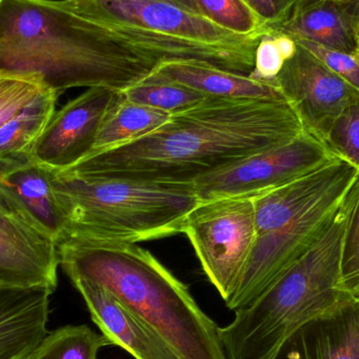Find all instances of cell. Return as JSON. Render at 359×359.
<instances>
[{
	"mask_svg": "<svg viewBox=\"0 0 359 359\" xmlns=\"http://www.w3.org/2000/svg\"><path fill=\"white\" fill-rule=\"evenodd\" d=\"M188 40L82 15L73 0H0V73L36 76L60 96L73 88L123 92L165 62L184 61Z\"/></svg>",
	"mask_w": 359,
	"mask_h": 359,
	"instance_id": "1",
	"label": "cell"
},
{
	"mask_svg": "<svg viewBox=\"0 0 359 359\" xmlns=\"http://www.w3.org/2000/svg\"><path fill=\"white\" fill-rule=\"evenodd\" d=\"M305 132L285 100L206 98L147 136L88 156L69 172L90 178L192 184Z\"/></svg>",
	"mask_w": 359,
	"mask_h": 359,
	"instance_id": "2",
	"label": "cell"
},
{
	"mask_svg": "<svg viewBox=\"0 0 359 359\" xmlns=\"http://www.w3.org/2000/svg\"><path fill=\"white\" fill-rule=\"evenodd\" d=\"M58 251L69 278L78 276L104 287L182 359H227L219 327L186 285L147 249L130 243L65 240Z\"/></svg>",
	"mask_w": 359,
	"mask_h": 359,
	"instance_id": "3",
	"label": "cell"
},
{
	"mask_svg": "<svg viewBox=\"0 0 359 359\" xmlns=\"http://www.w3.org/2000/svg\"><path fill=\"white\" fill-rule=\"evenodd\" d=\"M359 196V175L324 236L280 280L219 329L227 359H271L297 328L349 294L337 287L341 250Z\"/></svg>",
	"mask_w": 359,
	"mask_h": 359,
	"instance_id": "4",
	"label": "cell"
},
{
	"mask_svg": "<svg viewBox=\"0 0 359 359\" xmlns=\"http://www.w3.org/2000/svg\"><path fill=\"white\" fill-rule=\"evenodd\" d=\"M48 172L65 217L60 242L138 244L176 236L182 233L186 217L198 203L192 184L90 178L69 170Z\"/></svg>",
	"mask_w": 359,
	"mask_h": 359,
	"instance_id": "5",
	"label": "cell"
},
{
	"mask_svg": "<svg viewBox=\"0 0 359 359\" xmlns=\"http://www.w3.org/2000/svg\"><path fill=\"white\" fill-rule=\"evenodd\" d=\"M182 233L226 303L238 287L257 238L253 198L198 202L186 217Z\"/></svg>",
	"mask_w": 359,
	"mask_h": 359,
	"instance_id": "6",
	"label": "cell"
},
{
	"mask_svg": "<svg viewBox=\"0 0 359 359\" xmlns=\"http://www.w3.org/2000/svg\"><path fill=\"white\" fill-rule=\"evenodd\" d=\"M352 184L323 196L283 227L257 236L238 287L225 303L228 309L250 305L313 248L334 221Z\"/></svg>",
	"mask_w": 359,
	"mask_h": 359,
	"instance_id": "7",
	"label": "cell"
},
{
	"mask_svg": "<svg viewBox=\"0 0 359 359\" xmlns=\"http://www.w3.org/2000/svg\"><path fill=\"white\" fill-rule=\"evenodd\" d=\"M335 158L322 139L305 130L285 144L196 180L194 191L198 202L253 198L314 172Z\"/></svg>",
	"mask_w": 359,
	"mask_h": 359,
	"instance_id": "8",
	"label": "cell"
},
{
	"mask_svg": "<svg viewBox=\"0 0 359 359\" xmlns=\"http://www.w3.org/2000/svg\"><path fill=\"white\" fill-rule=\"evenodd\" d=\"M58 244L0 186V290H56Z\"/></svg>",
	"mask_w": 359,
	"mask_h": 359,
	"instance_id": "9",
	"label": "cell"
},
{
	"mask_svg": "<svg viewBox=\"0 0 359 359\" xmlns=\"http://www.w3.org/2000/svg\"><path fill=\"white\" fill-rule=\"evenodd\" d=\"M124 99L123 92L90 88L55 111L31 151L32 161L60 172L90 155L107 118Z\"/></svg>",
	"mask_w": 359,
	"mask_h": 359,
	"instance_id": "10",
	"label": "cell"
},
{
	"mask_svg": "<svg viewBox=\"0 0 359 359\" xmlns=\"http://www.w3.org/2000/svg\"><path fill=\"white\" fill-rule=\"evenodd\" d=\"M84 16L105 22L139 27L179 39L213 46H242L263 36L226 31L202 15L172 0H73Z\"/></svg>",
	"mask_w": 359,
	"mask_h": 359,
	"instance_id": "11",
	"label": "cell"
},
{
	"mask_svg": "<svg viewBox=\"0 0 359 359\" xmlns=\"http://www.w3.org/2000/svg\"><path fill=\"white\" fill-rule=\"evenodd\" d=\"M297 111L304 130L325 141L333 122L359 101V90L297 44L273 80Z\"/></svg>",
	"mask_w": 359,
	"mask_h": 359,
	"instance_id": "12",
	"label": "cell"
},
{
	"mask_svg": "<svg viewBox=\"0 0 359 359\" xmlns=\"http://www.w3.org/2000/svg\"><path fill=\"white\" fill-rule=\"evenodd\" d=\"M271 359H359V297L348 295L310 318Z\"/></svg>",
	"mask_w": 359,
	"mask_h": 359,
	"instance_id": "13",
	"label": "cell"
},
{
	"mask_svg": "<svg viewBox=\"0 0 359 359\" xmlns=\"http://www.w3.org/2000/svg\"><path fill=\"white\" fill-rule=\"evenodd\" d=\"M358 175V168L337 157L314 172L255 196L257 236L283 227L323 196L351 185Z\"/></svg>",
	"mask_w": 359,
	"mask_h": 359,
	"instance_id": "14",
	"label": "cell"
},
{
	"mask_svg": "<svg viewBox=\"0 0 359 359\" xmlns=\"http://www.w3.org/2000/svg\"><path fill=\"white\" fill-rule=\"evenodd\" d=\"M83 297L93 322L111 345L135 359H182L174 349L104 287L83 278H69Z\"/></svg>",
	"mask_w": 359,
	"mask_h": 359,
	"instance_id": "15",
	"label": "cell"
},
{
	"mask_svg": "<svg viewBox=\"0 0 359 359\" xmlns=\"http://www.w3.org/2000/svg\"><path fill=\"white\" fill-rule=\"evenodd\" d=\"M48 288L0 290V359H27L48 334Z\"/></svg>",
	"mask_w": 359,
	"mask_h": 359,
	"instance_id": "16",
	"label": "cell"
},
{
	"mask_svg": "<svg viewBox=\"0 0 359 359\" xmlns=\"http://www.w3.org/2000/svg\"><path fill=\"white\" fill-rule=\"evenodd\" d=\"M269 32L288 34L341 52L353 53L358 48V21L353 12L331 0H304L284 23Z\"/></svg>",
	"mask_w": 359,
	"mask_h": 359,
	"instance_id": "17",
	"label": "cell"
},
{
	"mask_svg": "<svg viewBox=\"0 0 359 359\" xmlns=\"http://www.w3.org/2000/svg\"><path fill=\"white\" fill-rule=\"evenodd\" d=\"M156 72L209 98L227 100L285 99L273 81L255 79L249 75L226 71L208 63L172 61L162 63Z\"/></svg>",
	"mask_w": 359,
	"mask_h": 359,
	"instance_id": "18",
	"label": "cell"
},
{
	"mask_svg": "<svg viewBox=\"0 0 359 359\" xmlns=\"http://www.w3.org/2000/svg\"><path fill=\"white\" fill-rule=\"evenodd\" d=\"M0 186L10 192L27 215L57 244L65 233V217L57 202L48 168L29 161L6 177Z\"/></svg>",
	"mask_w": 359,
	"mask_h": 359,
	"instance_id": "19",
	"label": "cell"
},
{
	"mask_svg": "<svg viewBox=\"0 0 359 359\" xmlns=\"http://www.w3.org/2000/svg\"><path fill=\"white\" fill-rule=\"evenodd\" d=\"M170 118L165 111L124 98L103 124L90 156L135 142L155 132Z\"/></svg>",
	"mask_w": 359,
	"mask_h": 359,
	"instance_id": "20",
	"label": "cell"
},
{
	"mask_svg": "<svg viewBox=\"0 0 359 359\" xmlns=\"http://www.w3.org/2000/svg\"><path fill=\"white\" fill-rule=\"evenodd\" d=\"M59 95L48 90L0 126V158L31 157L36 141L55 114Z\"/></svg>",
	"mask_w": 359,
	"mask_h": 359,
	"instance_id": "21",
	"label": "cell"
},
{
	"mask_svg": "<svg viewBox=\"0 0 359 359\" xmlns=\"http://www.w3.org/2000/svg\"><path fill=\"white\" fill-rule=\"evenodd\" d=\"M123 95L130 102L159 109L170 116L188 111L208 98L189 86L159 75L157 72L126 88Z\"/></svg>",
	"mask_w": 359,
	"mask_h": 359,
	"instance_id": "22",
	"label": "cell"
},
{
	"mask_svg": "<svg viewBox=\"0 0 359 359\" xmlns=\"http://www.w3.org/2000/svg\"><path fill=\"white\" fill-rule=\"evenodd\" d=\"M107 346L111 341L88 326H67L48 333L27 359H98Z\"/></svg>",
	"mask_w": 359,
	"mask_h": 359,
	"instance_id": "23",
	"label": "cell"
},
{
	"mask_svg": "<svg viewBox=\"0 0 359 359\" xmlns=\"http://www.w3.org/2000/svg\"><path fill=\"white\" fill-rule=\"evenodd\" d=\"M198 13L217 27L242 36L267 35L266 23L243 0H194Z\"/></svg>",
	"mask_w": 359,
	"mask_h": 359,
	"instance_id": "24",
	"label": "cell"
},
{
	"mask_svg": "<svg viewBox=\"0 0 359 359\" xmlns=\"http://www.w3.org/2000/svg\"><path fill=\"white\" fill-rule=\"evenodd\" d=\"M48 88L36 76L0 73V126L37 100Z\"/></svg>",
	"mask_w": 359,
	"mask_h": 359,
	"instance_id": "25",
	"label": "cell"
},
{
	"mask_svg": "<svg viewBox=\"0 0 359 359\" xmlns=\"http://www.w3.org/2000/svg\"><path fill=\"white\" fill-rule=\"evenodd\" d=\"M297 50V43L288 34L270 32L259 39L255 53V67L250 77L273 81L286 61Z\"/></svg>",
	"mask_w": 359,
	"mask_h": 359,
	"instance_id": "26",
	"label": "cell"
},
{
	"mask_svg": "<svg viewBox=\"0 0 359 359\" xmlns=\"http://www.w3.org/2000/svg\"><path fill=\"white\" fill-rule=\"evenodd\" d=\"M324 142L335 157L359 170V101L335 119Z\"/></svg>",
	"mask_w": 359,
	"mask_h": 359,
	"instance_id": "27",
	"label": "cell"
},
{
	"mask_svg": "<svg viewBox=\"0 0 359 359\" xmlns=\"http://www.w3.org/2000/svg\"><path fill=\"white\" fill-rule=\"evenodd\" d=\"M337 287L346 294L359 297V196L344 238Z\"/></svg>",
	"mask_w": 359,
	"mask_h": 359,
	"instance_id": "28",
	"label": "cell"
},
{
	"mask_svg": "<svg viewBox=\"0 0 359 359\" xmlns=\"http://www.w3.org/2000/svg\"><path fill=\"white\" fill-rule=\"evenodd\" d=\"M293 38V37H292ZM302 48L313 55L328 69L343 78L348 83L359 90V54L332 50L320 44L299 38H293Z\"/></svg>",
	"mask_w": 359,
	"mask_h": 359,
	"instance_id": "29",
	"label": "cell"
},
{
	"mask_svg": "<svg viewBox=\"0 0 359 359\" xmlns=\"http://www.w3.org/2000/svg\"><path fill=\"white\" fill-rule=\"evenodd\" d=\"M264 22L268 31L284 23L304 0H243Z\"/></svg>",
	"mask_w": 359,
	"mask_h": 359,
	"instance_id": "30",
	"label": "cell"
},
{
	"mask_svg": "<svg viewBox=\"0 0 359 359\" xmlns=\"http://www.w3.org/2000/svg\"><path fill=\"white\" fill-rule=\"evenodd\" d=\"M31 160V157L0 158V182L11 172L29 163Z\"/></svg>",
	"mask_w": 359,
	"mask_h": 359,
	"instance_id": "31",
	"label": "cell"
},
{
	"mask_svg": "<svg viewBox=\"0 0 359 359\" xmlns=\"http://www.w3.org/2000/svg\"><path fill=\"white\" fill-rule=\"evenodd\" d=\"M172 1L176 2V4H180V6H185L188 10L192 11V12L198 13L200 14L198 11V8H196V4H194V0H172Z\"/></svg>",
	"mask_w": 359,
	"mask_h": 359,
	"instance_id": "32",
	"label": "cell"
},
{
	"mask_svg": "<svg viewBox=\"0 0 359 359\" xmlns=\"http://www.w3.org/2000/svg\"><path fill=\"white\" fill-rule=\"evenodd\" d=\"M331 1L337 2V4H345V6H352L355 0H331Z\"/></svg>",
	"mask_w": 359,
	"mask_h": 359,
	"instance_id": "33",
	"label": "cell"
},
{
	"mask_svg": "<svg viewBox=\"0 0 359 359\" xmlns=\"http://www.w3.org/2000/svg\"><path fill=\"white\" fill-rule=\"evenodd\" d=\"M356 50H358V53L359 54V36L358 37V48H356Z\"/></svg>",
	"mask_w": 359,
	"mask_h": 359,
	"instance_id": "34",
	"label": "cell"
}]
</instances>
